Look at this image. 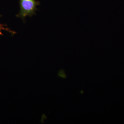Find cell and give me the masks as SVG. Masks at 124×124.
Instances as JSON below:
<instances>
[{"mask_svg": "<svg viewBox=\"0 0 124 124\" xmlns=\"http://www.w3.org/2000/svg\"><path fill=\"white\" fill-rule=\"evenodd\" d=\"M40 2L36 0H19L20 11L17 17L24 20L27 17H31L36 14V7Z\"/></svg>", "mask_w": 124, "mask_h": 124, "instance_id": "obj_1", "label": "cell"}, {"mask_svg": "<svg viewBox=\"0 0 124 124\" xmlns=\"http://www.w3.org/2000/svg\"><path fill=\"white\" fill-rule=\"evenodd\" d=\"M7 31L10 33L12 34H15L16 33L15 32L10 30L8 28H7L5 24H3L0 23V34L2 35V31Z\"/></svg>", "mask_w": 124, "mask_h": 124, "instance_id": "obj_2", "label": "cell"}]
</instances>
